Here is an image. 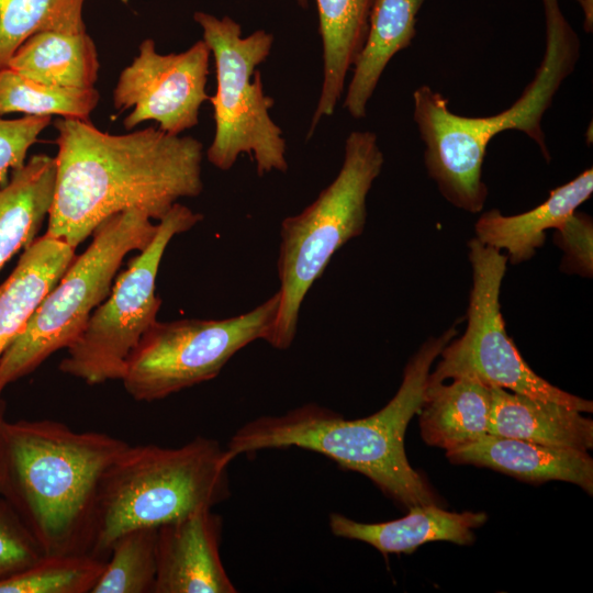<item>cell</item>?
<instances>
[{
    "instance_id": "cell-2",
    "label": "cell",
    "mask_w": 593,
    "mask_h": 593,
    "mask_svg": "<svg viewBox=\"0 0 593 593\" xmlns=\"http://www.w3.org/2000/svg\"><path fill=\"white\" fill-rule=\"evenodd\" d=\"M128 444L53 419H5L0 497L44 555L89 552L104 473Z\"/></svg>"
},
{
    "instance_id": "cell-19",
    "label": "cell",
    "mask_w": 593,
    "mask_h": 593,
    "mask_svg": "<svg viewBox=\"0 0 593 593\" xmlns=\"http://www.w3.org/2000/svg\"><path fill=\"white\" fill-rule=\"evenodd\" d=\"M75 250L47 234L23 249L14 270L0 286V358L68 269L76 257Z\"/></svg>"
},
{
    "instance_id": "cell-22",
    "label": "cell",
    "mask_w": 593,
    "mask_h": 593,
    "mask_svg": "<svg viewBox=\"0 0 593 593\" xmlns=\"http://www.w3.org/2000/svg\"><path fill=\"white\" fill-rule=\"evenodd\" d=\"M55 177V157L36 154L0 184V270L36 238L52 205Z\"/></svg>"
},
{
    "instance_id": "cell-29",
    "label": "cell",
    "mask_w": 593,
    "mask_h": 593,
    "mask_svg": "<svg viewBox=\"0 0 593 593\" xmlns=\"http://www.w3.org/2000/svg\"><path fill=\"white\" fill-rule=\"evenodd\" d=\"M49 123L51 116L0 118V184L8 181L9 171L25 164L29 149Z\"/></svg>"
},
{
    "instance_id": "cell-24",
    "label": "cell",
    "mask_w": 593,
    "mask_h": 593,
    "mask_svg": "<svg viewBox=\"0 0 593 593\" xmlns=\"http://www.w3.org/2000/svg\"><path fill=\"white\" fill-rule=\"evenodd\" d=\"M85 0H0V69L40 32H86Z\"/></svg>"
},
{
    "instance_id": "cell-31",
    "label": "cell",
    "mask_w": 593,
    "mask_h": 593,
    "mask_svg": "<svg viewBox=\"0 0 593 593\" xmlns=\"http://www.w3.org/2000/svg\"><path fill=\"white\" fill-rule=\"evenodd\" d=\"M583 5L585 12V29L586 32L592 31V7L589 5V1L592 3V0H578Z\"/></svg>"
},
{
    "instance_id": "cell-30",
    "label": "cell",
    "mask_w": 593,
    "mask_h": 593,
    "mask_svg": "<svg viewBox=\"0 0 593 593\" xmlns=\"http://www.w3.org/2000/svg\"><path fill=\"white\" fill-rule=\"evenodd\" d=\"M560 244L573 269L592 273V223L591 219L577 212L558 226Z\"/></svg>"
},
{
    "instance_id": "cell-14",
    "label": "cell",
    "mask_w": 593,
    "mask_h": 593,
    "mask_svg": "<svg viewBox=\"0 0 593 593\" xmlns=\"http://www.w3.org/2000/svg\"><path fill=\"white\" fill-rule=\"evenodd\" d=\"M446 456L455 463L488 467L528 482L560 480L593 492V459L586 451L486 434Z\"/></svg>"
},
{
    "instance_id": "cell-23",
    "label": "cell",
    "mask_w": 593,
    "mask_h": 593,
    "mask_svg": "<svg viewBox=\"0 0 593 593\" xmlns=\"http://www.w3.org/2000/svg\"><path fill=\"white\" fill-rule=\"evenodd\" d=\"M7 67L48 86L91 89L98 79L99 60L87 32H40L14 52Z\"/></svg>"
},
{
    "instance_id": "cell-27",
    "label": "cell",
    "mask_w": 593,
    "mask_h": 593,
    "mask_svg": "<svg viewBox=\"0 0 593 593\" xmlns=\"http://www.w3.org/2000/svg\"><path fill=\"white\" fill-rule=\"evenodd\" d=\"M157 527L123 533L111 546L91 593H153L156 580Z\"/></svg>"
},
{
    "instance_id": "cell-7",
    "label": "cell",
    "mask_w": 593,
    "mask_h": 593,
    "mask_svg": "<svg viewBox=\"0 0 593 593\" xmlns=\"http://www.w3.org/2000/svg\"><path fill=\"white\" fill-rule=\"evenodd\" d=\"M157 228L158 223L153 224L149 215L137 209L113 214L98 225L91 244L74 258L1 356L0 395L54 353L72 344L109 295L125 256L147 247Z\"/></svg>"
},
{
    "instance_id": "cell-9",
    "label": "cell",
    "mask_w": 593,
    "mask_h": 593,
    "mask_svg": "<svg viewBox=\"0 0 593 593\" xmlns=\"http://www.w3.org/2000/svg\"><path fill=\"white\" fill-rule=\"evenodd\" d=\"M278 306L276 292L228 318L156 321L128 357L121 379L125 391L135 401L153 402L214 379L250 343H269Z\"/></svg>"
},
{
    "instance_id": "cell-13",
    "label": "cell",
    "mask_w": 593,
    "mask_h": 593,
    "mask_svg": "<svg viewBox=\"0 0 593 593\" xmlns=\"http://www.w3.org/2000/svg\"><path fill=\"white\" fill-rule=\"evenodd\" d=\"M222 519L212 508L157 527L153 593H234L221 559Z\"/></svg>"
},
{
    "instance_id": "cell-10",
    "label": "cell",
    "mask_w": 593,
    "mask_h": 593,
    "mask_svg": "<svg viewBox=\"0 0 593 593\" xmlns=\"http://www.w3.org/2000/svg\"><path fill=\"white\" fill-rule=\"evenodd\" d=\"M203 215L176 203L158 221L147 247L128 260L107 299L90 315L67 348L59 370L89 385L121 380L130 355L157 321L161 299L156 294L159 266L170 240L195 226Z\"/></svg>"
},
{
    "instance_id": "cell-8",
    "label": "cell",
    "mask_w": 593,
    "mask_h": 593,
    "mask_svg": "<svg viewBox=\"0 0 593 593\" xmlns=\"http://www.w3.org/2000/svg\"><path fill=\"white\" fill-rule=\"evenodd\" d=\"M193 18L202 29L216 72V90L209 98L215 131L208 160L227 171L246 154L260 177L286 172V139L270 115L275 100L265 93L257 69L271 53L273 35L257 30L244 37L240 24L226 15L216 18L199 11Z\"/></svg>"
},
{
    "instance_id": "cell-17",
    "label": "cell",
    "mask_w": 593,
    "mask_h": 593,
    "mask_svg": "<svg viewBox=\"0 0 593 593\" xmlns=\"http://www.w3.org/2000/svg\"><path fill=\"white\" fill-rule=\"evenodd\" d=\"M404 517L376 524L353 521L342 514L329 516L331 532L337 536L367 542L382 553H411L435 540L458 545L473 541L472 529L486 521L484 513L448 512L436 504L409 507Z\"/></svg>"
},
{
    "instance_id": "cell-1",
    "label": "cell",
    "mask_w": 593,
    "mask_h": 593,
    "mask_svg": "<svg viewBox=\"0 0 593 593\" xmlns=\"http://www.w3.org/2000/svg\"><path fill=\"white\" fill-rule=\"evenodd\" d=\"M56 177L45 234L77 248L109 216L132 209L161 220L203 191V144L147 127L110 134L90 121L54 123Z\"/></svg>"
},
{
    "instance_id": "cell-4",
    "label": "cell",
    "mask_w": 593,
    "mask_h": 593,
    "mask_svg": "<svg viewBox=\"0 0 593 593\" xmlns=\"http://www.w3.org/2000/svg\"><path fill=\"white\" fill-rule=\"evenodd\" d=\"M546 48L535 77L507 109L491 116H463L427 85L413 92V120L425 144L424 161L439 192L454 206L480 212L488 197L482 167L491 139L504 131L532 138L550 160L541 121L580 58L581 42L558 0H541Z\"/></svg>"
},
{
    "instance_id": "cell-6",
    "label": "cell",
    "mask_w": 593,
    "mask_h": 593,
    "mask_svg": "<svg viewBox=\"0 0 593 593\" xmlns=\"http://www.w3.org/2000/svg\"><path fill=\"white\" fill-rule=\"evenodd\" d=\"M384 164L378 136L353 131L334 180L317 198L280 226L277 259L279 306L268 344L284 350L293 343L302 302L334 254L359 236L367 221V197Z\"/></svg>"
},
{
    "instance_id": "cell-20",
    "label": "cell",
    "mask_w": 593,
    "mask_h": 593,
    "mask_svg": "<svg viewBox=\"0 0 593 593\" xmlns=\"http://www.w3.org/2000/svg\"><path fill=\"white\" fill-rule=\"evenodd\" d=\"M303 7L307 0H298ZM323 47V79L307 138L318 123L334 114L345 89L348 71L360 52L373 0H315Z\"/></svg>"
},
{
    "instance_id": "cell-25",
    "label": "cell",
    "mask_w": 593,
    "mask_h": 593,
    "mask_svg": "<svg viewBox=\"0 0 593 593\" xmlns=\"http://www.w3.org/2000/svg\"><path fill=\"white\" fill-rule=\"evenodd\" d=\"M96 88L54 87L24 77L9 67L0 69V116L8 113L89 121L99 102Z\"/></svg>"
},
{
    "instance_id": "cell-3",
    "label": "cell",
    "mask_w": 593,
    "mask_h": 593,
    "mask_svg": "<svg viewBox=\"0 0 593 593\" xmlns=\"http://www.w3.org/2000/svg\"><path fill=\"white\" fill-rule=\"evenodd\" d=\"M456 333L451 327L426 340L405 366L395 395L372 415L345 419L318 404H303L245 423L232 435L226 449L233 459L265 449L315 451L366 475L406 507L436 504L428 485L407 461L404 436L424 401L430 367Z\"/></svg>"
},
{
    "instance_id": "cell-12",
    "label": "cell",
    "mask_w": 593,
    "mask_h": 593,
    "mask_svg": "<svg viewBox=\"0 0 593 593\" xmlns=\"http://www.w3.org/2000/svg\"><path fill=\"white\" fill-rule=\"evenodd\" d=\"M210 56L203 40L178 54H159L152 38L144 40L133 63L121 71L113 91L118 112L133 109L124 119L125 128L155 121L163 132L181 135L194 127L201 105L210 98Z\"/></svg>"
},
{
    "instance_id": "cell-11",
    "label": "cell",
    "mask_w": 593,
    "mask_h": 593,
    "mask_svg": "<svg viewBox=\"0 0 593 593\" xmlns=\"http://www.w3.org/2000/svg\"><path fill=\"white\" fill-rule=\"evenodd\" d=\"M468 244L472 288L467 328L461 337L444 347L440 361L429 372L427 383L469 377L489 387L591 413V401L568 393L536 374L508 337L500 304L501 286L508 261L506 255L477 238Z\"/></svg>"
},
{
    "instance_id": "cell-32",
    "label": "cell",
    "mask_w": 593,
    "mask_h": 593,
    "mask_svg": "<svg viewBox=\"0 0 593 593\" xmlns=\"http://www.w3.org/2000/svg\"><path fill=\"white\" fill-rule=\"evenodd\" d=\"M5 419V402L2 399V395H0V429Z\"/></svg>"
},
{
    "instance_id": "cell-5",
    "label": "cell",
    "mask_w": 593,
    "mask_h": 593,
    "mask_svg": "<svg viewBox=\"0 0 593 593\" xmlns=\"http://www.w3.org/2000/svg\"><path fill=\"white\" fill-rule=\"evenodd\" d=\"M232 460L226 447L203 436L179 447L128 444L102 479L90 553L107 560L123 533L159 527L225 501Z\"/></svg>"
},
{
    "instance_id": "cell-15",
    "label": "cell",
    "mask_w": 593,
    "mask_h": 593,
    "mask_svg": "<svg viewBox=\"0 0 593 593\" xmlns=\"http://www.w3.org/2000/svg\"><path fill=\"white\" fill-rule=\"evenodd\" d=\"M593 192V170L589 168L569 182L550 191L549 198L536 208L516 215H504L493 209L475 222L477 239L499 251L504 250L511 264H521L541 247L546 231L557 228Z\"/></svg>"
},
{
    "instance_id": "cell-16",
    "label": "cell",
    "mask_w": 593,
    "mask_h": 593,
    "mask_svg": "<svg viewBox=\"0 0 593 593\" xmlns=\"http://www.w3.org/2000/svg\"><path fill=\"white\" fill-rule=\"evenodd\" d=\"M491 395L488 434L586 452L593 447V422L582 412L497 387Z\"/></svg>"
},
{
    "instance_id": "cell-26",
    "label": "cell",
    "mask_w": 593,
    "mask_h": 593,
    "mask_svg": "<svg viewBox=\"0 0 593 593\" xmlns=\"http://www.w3.org/2000/svg\"><path fill=\"white\" fill-rule=\"evenodd\" d=\"M105 559L89 552L43 555L0 582V593H91Z\"/></svg>"
},
{
    "instance_id": "cell-18",
    "label": "cell",
    "mask_w": 593,
    "mask_h": 593,
    "mask_svg": "<svg viewBox=\"0 0 593 593\" xmlns=\"http://www.w3.org/2000/svg\"><path fill=\"white\" fill-rule=\"evenodd\" d=\"M426 0H373L368 32L353 64L343 107L355 120L368 103L389 61L407 48L416 35L417 14Z\"/></svg>"
},
{
    "instance_id": "cell-28",
    "label": "cell",
    "mask_w": 593,
    "mask_h": 593,
    "mask_svg": "<svg viewBox=\"0 0 593 593\" xmlns=\"http://www.w3.org/2000/svg\"><path fill=\"white\" fill-rule=\"evenodd\" d=\"M43 555L22 521L0 497V582L26 569Z\"/></svg>"
},
{
    "instance_id": "cell-21",
    "label": "cell",
    "mask_w": 593,
    "mask_h": 593,
    "mask_svg": "<svg viewBox=\"0 0 593 593\" xmlns=\"http://www.w3.org/2000/svg\"><path fill=\"white\" fill-rule=\"evenodd\" d=\"M491 401V387L474 378L427 383L417 412L423 439L447 451L477 441L488 434Z\"/></svg>"
}]
</instances>
